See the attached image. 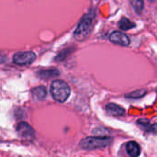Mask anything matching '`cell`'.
Here are the masks:
<instances>
[{
	"instance_id": "obj_12",
	"label": "cell",
	"mask_w": 157,
	"mask_h": 157,
	"mask_svg": "<svg viewBox=\"0 0 157 157\" xmlns=\"http://www.w3.org/2000/svg\"><path fill=\"white\" fill-rule=\"evenodd\" d=\"M145 94H146V90L139 89V90H136V91H132V92H131L129 94H126L125 97L128 98L135 99V98H143Z\"/></svg>"
},
{
	"instance_id": "obj_2",
	"label": "cell",
	"mask_w": 157,
	"mask_h": 157,
	"mask_svg": "<svg viewBox=\"0 0 157 157\" xmlns=\"http://www.w3.org/2000/svg\"><path fill=\"white\" fill-rule=\"evenodd\" d=\"M111 142L112 139L109 137H87L80 142L79 146L84 150H95L104 148Z\"/></svg>"
},
{
	"instance_id": "obj_8",
	"label": "cell",
	"mask_w": 157,
	"mask_h": 157,
	"mask_svg": "<svg viewBox=\"0 0 157 157\" xmlns=\"http://www.w3.org/2000/svg\"><path fill=\"white\" fill-rule=\"evenodd\" d=\"M106 110L109 115L113 116H123L125 114V109L114 103H109L106 106Z\"/></svg>"
},
{
	"instance_id": "obj_3",
	"label": "cell",
	"mask_w": 157,
	"mask_h": 157,
	"mask_svg": "<svg viewBox=\"0 0 157 157\" xmlns=\"http://www.w3.org/2000/svg\"><path fill=\"white\" fill-rule=\"evenodd\" d=\"M93 18H94V14L89 13L86 14L83 18L80 20L76 29L75 30V37L77 40H83L86 38V36L90 33L92 23H93Z\"/></svg>"
},
{
	"instance_id": "obj_1",
	"label": "cell",
	"mask_w": 157,
	"mask_h": 157,
	"mask_svg": "<svg viewBox=\"0 0 157 157\" xmlns=\"http://www.w3.org/2000/svg\"><path fill=\"white\" fill-rule=\"evenodd\" d=\"M50 92L53 99L58 102H64L70 96V87L69 86L62 80H55L52 83Z\"/></svg>"
},
{
	"instance_id": "obj_9",
	"label": "cell",
	"mask_w": 157,
	"mask_h": 157,
	"mask_svg": "<svg viewBox=\"0 0 157 157\" xmlns=\"http://www.w3.org/2000/svg\"><path fill=\"white\" fill-rule=\"evenodd\" d=\"M59 75V71L56 69H51V70H40L38 72V76L43 79H49L52 77H55Z\"/></svg>"
},
{
	"instance_id": "obj_6",
	"label": "cell",
	"mask_w": 157,
	"mask_h": 157,
	"mask_svg": "<svg viewBox=\"0 0 157 157\" xmlns=\"http://www.w3.org/2000/svg\"><path fill=\"white\" fill-rule=\"evenodd\" d=\"M109 40L111 42L118 44V45H121V46H128L130 44V39L129 37L121 32V31H114L110 34L109 36Z\"/></svg>"
},
{
	"instance_id": "obj_11",
	"label": "cell",
	"mask_w": 157,
	"mask_h": 157,
	"mask_svg": "<svg viewBox=\"0 0 157 157\" xmlns=\"http://www.w3.org/2000/svg\"><path fill=\"white\" fill-rule=\"evenodd\" d=\"M135 27V24L127 17H122L119 22V28L122 30H129Z\"/></svg>"
},
{
	"instance_id": "obj_13",
	"label": "cell",
	"mask_w": 157,
	"mask_h": 157,
	"mask_svg": "<svg viewBox=\"0 0 157 157\" xmlns=\"http://www.w3.org/2000/svg\"><path fill=\"white\" fill-rule=\"evenodd\" d=\"M131 3L134 8V10L140 14L144 9V0H131Z\"/></svg>"
},
{
	"instance_id": "obj_14",
	"label": "cell",
	"mask_w": 157,
	"mask_h": 157,
	"mask_svg": "<svg viewBox=\"0 0 157 157\" xmlns=\"http://www.w3.org/2000/svg\"><path fill=\"white\" fill-rule=\"evenodd\" d=\"M138 125H140L144 130H148V131H151V124L150 122L148 121V120H145V119H140L138 120L137 121Z\"/></svg>"
},
{
	"instance_id": "obj_16",
	"label": "cell",
	"mask_w": 157,
	"mask_h": 157,
	"mask_svg": "<svg viewBox=\"0 0 157 157\" xmlns=\"http://www.w3.org/2000/svg\"><path fill=\"white\" fill-rule=\"evenodd\" d=\"M151 1H154V0H151Z\"/></svg>"
},
{
	"instance_id": "obj_4",
	"label": "cell",
	"mask_w": 157,
	"mask_h": 157,
	"mask_svg": "<svg viewBox=\"0 0 157 157\" xmlns=\"http://www.w3.org/2000/svg\"><path fill=\"white\" fill-rule=\"evenodd\" d=\"M36 59V54L33 52H20L13 56V62L18 65H27L32 63Z\"/></svg>"
},
{
	"instance_id": "obj_10",
	"label": "cell",
	"mask_w": 157,
	"mask_h": 157,
	"mask_svg": "<svg viewBox=\"0 0 157 157\" xmlns=\"http://www.w3.org/2000/svg\"><path fill=\"white\" fill-rule=\"evenodd\" d=\"M31 94L36 99H44L47 96V90L44 86H38L32 89Z\"/></svg>"
},
{
	"instance_id": "obj_7",
	"label": "cell",
	"mask_w": 157,
	"mask_h": 157,
	"mask_svg": "<svg viewBox=\"0 0 157 157\" xmlns=\"http://www.w3.org/2000/svg\"><path fill=\"white\" fill-rule=\"evenodd\" d=\"M126 152L131 157H138L141 155V147L136 142H129L126 144Z\"/></svg>"
},
{
	"instance_id": "obj_15",
	"label": "cell",
	"mask_w": 157,
	"mask_h": 157,
	"mask_svg": "<svg viewBox=\"0 0 157 157\" xmlns=\"http://www.w3.org/2000/svg\"><path fill=\"white\" fill-rule=\"evenodd\" d=\"M6 61V54L0 52V63H5Z\"/></svg>"
},
{
	"instance_id": "obj_5",
	"label": "cell",
	"mask_w": 157,
	"mask_h": 157,
	"mask_svg": "<svg viewBox=\"0 0 157 157\" xmlns=\"http://www.w3.org/2000/svg\"><path fill=\"white\" fill-rule=\"evenodd\" d=\"M17 132L26 140H31L34 137V130L27 122H19L17 126Z\"/></svg>"
}]
</instances>
